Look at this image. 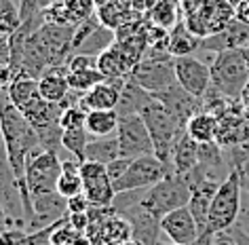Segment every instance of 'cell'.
I'll use <instances>...</instances> for the list:
<instances>
[{
	"mask_svg": "<svg viewBox=\"0 0 249 245\" xmlns=\"http://www.w3.org/2000/svg\"><path fill=\"white\" fill-rule=\"evenodd\" d=\"M148 17H150V21L154 26L171 30L179 19H182V17H179V0H159V2L150 9Z\"/></svg>",
	"mask_w": 249,
	"mask_h": 245,
	"instance_id": "31",
	"label": "cell"
},
{
	"mask_svg": "<svg viewBox=\"0 0 249 245\" xmlns=\"http://www.w3.org/2000/svg\"><path fill=\"white\" fill-rule=\"evenodd\" d=\"M213 245H239V241L232 237L230 230H222V232H215L213 235Z\"/></svg>",
	"mask_w": 249,
	"mask_h": 245,
	"instance_id": "42",
	"label": "cell"
},
{
	"mask_svg": "<svg viewBox=\"0 0 249 245\" xmlns=\"http://www.w3.org/2000/svg\"><path fill=\"white\" fill-rule=\"evenodd\" d=\"M15 2H17V4H19V0H15Z\"/></svg>",
	"mask_w": 249,
	"mask_h": 245,
	"instance_id": "49",
	"label": "cell"
},
{
	"mask_svg": "<svg viewBox=\"0 0 249 245\" xmlns=\"http://www.w3.org/2000/svg\"><path fill=\"white\" fill-rule=\"evenodd\" d=\"M154 99L152 93H148L146 89H142L140 85H135L133 80L127 78V83L121 89V102L116 106L118 116H127V114H140Z\"/></svg>",
	"mask_w": 249,
	"mask_h": 245,
	"instance_id": "22",
	"label": "cell"
},
{
	"mask_svg": "<svg viewBox=\"0 0 249 245\" xmlns=\"http://www.w3.org/2000/svg\"><path fill=\"white\" fill-rule=\"evenodd\" d=\"M152 95L157 97L159 102L163 104L173 116H176V121L182 125L184 129H186L188 121L196 114V112L205 110L203 108V99L201 97H195L192 93H188L182 85H178V83L171 85L169 89L160 91V93H152Z\"/></svg>",
	"mask_w": 249,
	"mask_h": 245,
	"instance_id": "13",
	"label": "cell"
},
{
	"mask_svg": "<svg viewBox=\"0 0 249 245\" xmlns=\"http://www.w3.org/2000/svg\"><path fill=\"white\" fill-rule=\"evenodd\" d=\"M0 131H2L9 165L15 173L17 186H19L23 209H26V220L30 224V220L34 216V207H32V194H30L26 182V163L30 152L40 146V137L36 133V129L26 121L21 110L9 99L7 91H0Z\"/></svg>",
	"mask_w": 249,
	"mask_h": 245,
	"instance_id": "1",
	"label": "cell"
},
{
	"mask_svg": "<svg viewBox=\"0 0 249 245\" xmlns=\"http://www.w3.org/2000/svg\"><path fill=\"white\" fill-rule=\"evenodd\" d=\"M95 15V0H61L42 11L45 23H59V26H74Z\"/></svg>",
	"mask_w": 249,
	"mask_h": 245,
	"instance_id": "14",
	"label": "cell"
},
{
	"mask_svg": "<svg viewBox=\"0 0 249 245\" xmlns=\"http://www.w3.org/2000/svg\"><path fill=\"white\" fill-rule=\"evenodd\" d=\"M57 2H61V0H40V11L53 7V4H57Z\"/></svg>",
	"mask_w": 249,
	"mask_h": 245,
	"instance_id": "45",
	"label": "cell"
},
{
	"mask_svg": "<svg viewBox=\"0 0 249 245\" xmlns=\"http://www.w3.org/2000/svg\"><path fill=\"white\" fill-rule=\"evenodd\" d=\"M68 224H70L76 232H83L87 226L91 224V218H89V213H70V218H68Z\"/></svg>",
	"mask_w": 249,
	"mask_h": 245,
	"instance_id": "40",
	"label": "cell"
},
{
	"mask_svg": "<svg viewBox=\"0 0 249 245\" xmlns=\"http://www.w3.org/2000/svg\"><path fill=\"white\" fill-rule=\"evenodd\" d=\"M135 64L123 53V49L116 42L108 51L97 55V70L104 74L106 80H127Z\"/></svg>",
	"mask_w": 249,
	"mask_h": 245,
	"instance_id": "19",
	"label": "cell"
},
{
	"mask_svg": "<svg viewBox=\"0 0 249 245\" xmlns=\"http://www.w3.org/2000/svg\"><path fill=\"white\" fill-rule=\"evenodd\" d=\"M176 68V78L178 85H182L186 91L192 93L195 97H205L211 89V68L203 64L195 55H186V57L173 59Z\"/></svg>",
	"mask_w": 249,
	"mask_h": 245,
	"instance_id": "11",
	"label": "cell"
},
{
	"mask_svg": "<svg viewBox=\"0 0 249 245\" xmlns=\"http://www.w3.org/2000/svg\"><path fill=\"white\" fill-rule=\"evenodd\" d=\"M127 80H104V83L95 85L91 91L83 93L80 97V108L85 112L93 110H116L118 102H121V89Z\"/></svg>",
	"mask_w": 249,
	"mask_h": 245,
	"instance_id": "18",
	"label": "cell"
},
{
	"mask_svg": "<svg viewBox=\"0 0 249 245\" xmlns=\"http://www.w3.org/2000/svg\"><path fill=\"white\" fill-rule=\"evenodd\" d=\"M61 127L66 129H83L85 123H87V112L80 108V106H70V108H66L61 112V118H59Z\"/></svg>",
	"mask_w": 249,
	"mask_h": 245,
	"instance_id": "35",
	"label": "cell"
},
{
	"mask_svg": "<svg viewBox=\"0 0 249 245\" xmlns=\"http://www.w3.org/2000/svg\"><path fill=\"white\" fill-rule=\"evenodd\" d=\"M230 232H232V237L239 241V245H249V232L247 230H243L239 224H234L232 228H228Z\"/></svg>",
	"mask_w": 249,
	"mask_h": 245,
	"instance_id": "44",
	"label": "cell"
},
{
	"mask_svg": "<svg viewBox=\"0 0 249 245\" xmlns=\"http://www.w3.org/2000/svg\"><path fill=\"white\" fill-rule=\"evenodd\" d=\"M241 192H243V186H241L239 173L232 169V171L228 173V178L220 184L217 192L213 194L205 232L215 235V232L232 228L236 224V218H239V213H241Z\"/></svg>",
	"mask_w": 249,
	"mask_h": 245,
	"instance_id": "5",
	"label": "cell"
},
{
	"mask_svg": "<svg viewBox=\"0 0 249 245\" xmlns=\"http://www.w3.org/2000/svg\"><path fill=\"white\" fill-rule=\"evenodd\" d=\"M9 93V99L13 102L17 108H23L26 104H30L34 97H38V78L30 76L26 72H17L13 83L7 89Z\"/></svg>",
	"mask_w": 249,
	"mask_h": 245,
	"instance_id": "27",
	"label": "cell"
},
{
	"mask_svg": "<svg viewBox=\"0 0 249 245\" xmlns=\"http://www.w3.org/2000/svg\"><path fill=\"white\" fill-rule=\"evenodd\" d=\"M140 116L144 118L146 127L150 131V137L154 144V156L169 169V173H173V148H176L179 135L186 129L176 121V116L157 97L140 112Z\"/></svg>",
	"mask_w": 249,
	"mask_h": 245,
	"instance_id": "3",
	"label": "cell"
},
{
	"mask_svg": "<svg viewBox=\"0 0 249 245\" xmlns=\"http://www.w3.org/2000/svg\"><path fill=\"white\" fill-rule=\"evenodd\" d=\"M160 230L176 245H195L198 237H201L198 224L195 216H192V211L188 209V205L160 218Z\"/></svg>",
	"mask_w": 249,
	"mask_h": 245,
	"instance_id": "12",
	"label": "cell"
},
{
	"mask_svg": "<svg viewBox=\"0 0 249 245\" xmlns=\"http://www.w3.org/2000/svg\"><path fill=\"white\" fill-rule=\"evenodd\" d=\"M249 47V26L232 19L224 30L220 32L205 36L201 40V49L198 51H209V53H224V51H232V49H243Z\"/></svg>",
	"mask_w": 249,
	"mask_h": 245,
	"instance_id": "15",
	"label": "cell"
},
{
	"mask_svg": "<svg viewBox=\"0 0 249 245\" xmlns=\"http://www.w3.org/2000/svg\"><path fill=\"white\" fill-rule=\"evenodd\" d=\"M198 165V144L186 133L179 135V140L173 148V173H188Z\"/></svg>",
	"mask_w": 249,
	"mask_h": 245,
	"instance_id": "24",
	"label": "cell"
},
{
	"mask_svg": "<svg viewBox=\"0 0 249 245\" xmlns=\"http://www.w3.org/2000/svg\"><path fill=\"white\" fill-rule=\"evenodd\" d=\"M40 13V0H19V15L21 21H28Z\"/></svg>",
	"mask_w": 249,
	"mask_h": 245,
	"instance_id": "39",
	"label": "cell"
},
{
	"mask_svg": "<svg viewBox=\"0 0 249 245\" xmlns=\"http://www.w3.org/2000/svg\"><path fill=\"white\" fill-rule=\"evenodd\" d=\"M129 159H116V161H112V163H108V178H110V182H112V186L116 184V182H121L123 180V175L127 173V169H129Z\"/></svg>",
	"mask_w": 249,
	"mask_h": 245,
	"instance_id": "37",
	"label": "cell"
},
{
	"mask_svg": "<svg viewBox=\"0 0 249 245\" xmlns=\"http://www.w3.org/2000/svg\"><path fill=\"white\" fill-rule=\"evenodd\" d=\"M28 230L23 228H4L0 230V245H26Z\"/></svg>",
	"mask_w": 249,
	"mask_h": 245,
	"instance_id": "36",
	"label": "cell"
},
{
	"mask_svg": "<svg viewBox=\"0 0 249 245\" xmlns=\"http://www.w3.org/2000/svg\"><path fill=\"white\" fill-rule=\"evenodd\" d=\"M57 192L64 199H72L76 194L85 192V180L80 175V161L66 159L61 161V175L57 182Z\"/></svg>",
	"mask_w": 249,
	"mask_h": 245,
	"instance_id": "23",
	"label": "cell"
},
{
	"mask_svg": "<svg viewBox=\"0 0 249 245\" xmlns=\"http://www.w3.org/2000/svg\"><path fill=\"white\" fill-rule=\"evenodd\" d=\"M167 173H169V169L154 154L138 156V159H133L129 163V169H127V173L123 175V180L114 184V192L121 194L127 190H142V188L146 190V188H150L157 184V182L163 180Z\"/></svg>",
	"mask_w": 249,
	"mask_h": 245,
	"instance_id": "9",
	"label": "cell"
},
{
	"mask_svg": "<svg viewBox=\"0 0 249 245\" xmlns=\"http://www.w3.org/2000/svg\"><path fill=\"white\" fill-rule=\"evenodd\" d=\"M89 131L85 127L83 129H66L64 131V137H61V146H64L68 152H70L74 159H78L80 163L87 161V146H89Z\"/></svg>",
	"mask_w": 249,
	"mask_h": 245,
	"instance_id": "32",
	"label": "cell"
},
{
	"mask_svg": "<svg viewBox=\"0 0 249 245\" xmlns=\"http://www.w3.org/2000/svg\"><path fill=\"white\" fill-rule=\"evenodd\" d=\"M118 112L116 110H93L87 112L85 129L89 131L91 137H104L112 135L118 129Z\"/></svg>",
	"mask_w": 249,
	"mask_h": 245,
	"instance_id": "28",
	"label": "cell"
},
{
	"mask_svg": "<svg viewBox=\"0 0 249 245\" xmlns=\"http://www.w3.org/2000/svg\"><path fill=\"white\" fill-rule=\"evenodd\" d=\"M87 161H97V163H108L121 159V144H118V135H104V137H91L89 146H87Z\"/></svg>",
	"mask_w": 249,
	"mask_h": 245,
	"instance_id": "25",
	"label": "cell"
},
{
	"mask_svg": "<svg viewBox=\"0 0 249 245\" xmlns=\"http://www.w3.org/2000/svg\"><path fill=\"white\" fill-rule=\"evenodd\" d=\"M19 26V4L15 0H0V36H11Z\"/></svg>",
	"mask_w": 249,
	"mask_h": 245,
	"instance_id": "34",
	"label": "cell"
},
{
	"mask_svg": "<svg viewBox=\"0 0 249 245\" xmlns=\"http://www.w3.org/2000/svg\"><path fill=\"white\" fill-rule=\"evenodd\" d=\"M15 78V70L11 64H0V91H7Z\"/></svg>",
	"mask_w": 249,
	"mask_h": 245,
	"instance_id": "41",
	"label": "cell"
},
{
	"mask_svg": "<svg viewBox=\"0 0 249 245\" xmlns=\"http://www.w3.org/2000/svg\"><path fill=\"white\" fill-rule=\"evenodd\" d=\"M201 40L203 38H198V36L186 26L184 19H179L176 26L169 30V40H167V45H169V53L173 57H186V55H192L201 49Z\"/></svg>",
	"mask_w": 249,
	"mask_h": 245,
	"instance_id": "21",
	"label": "cell"
},
{
	"mask_svg": "<svg viewBox=\"0 0 249 245\" xmlns=\"http://www.w3.org/2000/svg\"><path fill=\"white\" fill-rule=\"evenodd\" d=\"M89 209H91V201L87 199L85 192L68 199V213H87Z\"/></svg>",
	"mask_w": 249,
	"mask_h": 245,
	"instance_id": "38",
	"label": "cell"
},
{
	"mask_svg": "<svg viewBox=\"0 0 249 245\" xmlns=\"http://www.w3.org/2000/svg\"><path fill=\"white\" fill-rule=\"evenodd\" d=\"M121 245H144L142 241H135V239H127V241H123Z\"/></svg>",
	"mask_w": 249,
	"mask_h": 245,
	"instance_id": "46",
	"label": "cell"
},
{
	"mask_svg": "<svg viewBox=\"0 0 249 245\" xmlns=\"http://www.w3.org/2000/svg\"><path fill=\"white\" fill-rule=\"evenodd\" d=\"M234 19L249 26V0H243L239 7L234 9Z\"/></svg>",
	"mask_w": 249,
	"mask_h": 245,
	"instance_id": "43",
	"label": "cell"
},
{
	"mask_svg": "<svg viewBox=\"0 0 249 245\" xmlns=\"http://www.w3.org/2000/svg\"><path fill=\"white\" fill-rule=\"evenodd\" d=\"M118 144H121V159H138L144 154H154V144L144 118L140 114H127L118 118Z\"/></svg>",
	"mask_w": 249,
	"mask_h": 245,
	"instance_id": "7",
	"label": "cell"
},
{
	"mask_svg": "<svg viewBox=\"0 0 249 245\" xmlns=\"http://www.w3.org/2000/svg\"><path fill=\"white\" fill-rule=\"evenodd\" d=\"M32 207H34V216L28 224V232L45 228V226L68 216V199H64L59 192H49V194H40V197H32Z\"/></svg>",
	"mask_w": 249,
	"mask_h": 245,
	"instance_id": "16",
	"label": "cell"
},
{
	"mask_svg": "<svg viewBox=\"0 0 249 245\" xmlns=\"http://www.w3.org/2000/svg\"><path fill=\"white\" fill-rule=\"evenodd\" d=\"M118 216H123L129 224H131V239L142 241L144 245H157L159 243V235L163 232L160 230V220L157 216H152L142 203L121 211Z\"/></svg>",
	"mask_w": 249,
	"mask_h": 245,
	"instance_id": "17",
	"label": "cell"
},
{
	"mask_svg": "<svg viewBox=\"0 0 249 245\" xmlns=\"http://www.w3.org/2000/svg\"><path fill=\"white\" fill-rule=\"evenodd\" d=\"M61 175V159L42 146L32 150L26 163V182L32 197L57 192V182Z\"/></svg>",
	"mask_w": 249,
	"mask_h": 245,
	"instance_id": "6",
	"label": "cell"
},
{
	"mask_svg": "<svg viewBox=\"0 0 249 245\" xmlns=\"http://www.w3.org/2000/svg\"><path fill=\"white\" fill-rule=\"evenodd\" d=\"M4 150V140H2V131H0V152Z\"/></svg>",
	"mask_w": 249,
	"mask_h": 245,
	"instance_id": "47",
	"label": "cell"
},
{
	"mask_svg": "<svg viewBox=\"0 0 249 245\" xmlns=\"http://www.w3.org/2000/svg\"><path fill=\"white\" fill-rule=\"evenodd\" d=\"M0 207H2L4 216H7V228H23V226H28L19 186H17L15 173L9 165L7 150L0 152Z\"/></svg>",
	"mask_w": 249,
	"mask_h": 245,
	"instance_id": "8",
	"label": "cell"
},
{
	"mask_svg": "<svg viewBox=\"0 0 249 245\" xmlns=\"http://www.w3.org/2000/svg\"><path fill=\"white\" fill-rule=\"evenodd\" d=\"M157 245H176V243H171V241H169V243H165V241H159Z\"/></svg>",
	"mask_w": 249,
	"mask_h": 245,
	"instance_id": "48",
	"label": "cell"
},
{
	"mask_svg": "<svg viewBox=\"0 0 249 245\" xmlns=\"http://www.w3.org/2000/svg\"><path fill=\"white\" fill-rule=\"evenodd\" d=\"M70 93V85H68V66H57L47 70L38 78V95L47 102L61 104Z\"/></svg>",
	"mask_w": 249,
	"mask_h": 245,
	"instance_id": "20",
	"label": "cell"
},
{
	"mask_svg": "<svg viewBox=\"0 0 249 245\" xmlns=\"http://www.w3.org/2000/svg\"><path fill=\"white\" fill-rule=\"evenodd\" d=\"M85 194L91 201V205H95V207H112L114 197H116L114 186H112L108 175L85 182Z\"/></svg>",
	"mask_w": 249,
	"mask_h": 245,
	"instance_id": "30",
	"label": "cell"
},
{
	"mask_svg": "<svg viewBox=\"0 0 249 245\" xmlns=\"http://www.w3.org/2000/svg\"><path fill=\"white\" fill-rule=\"evenodd\" d=\"M118 38H116V32L108 26H104V23H99V26L93 30V34L87 38L83 45H80L74 53H80V55H93V57H97V55H102L104 51H108V49L114 45Z\"/></svg>",
	"mask_w": 249,
	"mask_h": 245,
	"instance_id": "29",
	"label": "cell"
},
{
	"mask_svg": "<svg viewBox=\"0 0 249 245\" xmlns=\"http://www.w3.org/2000/svg\"><path fill=\"white\" fill-rule=\"evenodd\" d=\"M104 80H106V76L97 70V68L68 72V85H70V91H74V93H87V91H91L95 85L104 83Z\"/></svg>",
	"mask_w": 249,
	"mask_h": 245,
	"instance_id": "33",
	"label": "cell"
},
{
	"mask_svg": "<svg viewBox=\"0 0 249 245\" xmlns=\"http://www.w3.org/2000/svg\"><path fill=\"white\" fill-rule=\"evenodd\" d=\"M186 133H188L196 144H205V142H215V133H217V116L209 110H201L186 125Z\"/></svg>",
	"mask_w": 249,
	"mask_h": 245,
	"instance_id": "26",
	"label": "cell"
},
{
	"mask_svg": "<svg viewBox=\"0 0 249 245\" xmlns=\"http://www.w3.org/2000/svg\"><path fill=\"white\" fill-rule=\"evenodd\" d=\"M209 68L211 87L224 97L239 102L249 85V47L217 53Z\"/></svg>",
	"mask_w": 249,
	"mask_h": 245,
	"instance_id": "2",
	"label": "cell"
},
{
	"mask_svg": "<svg viewBox=\"0 0 249 245\" xmlns=\"http://www.w3.org/2000/svg\"><path fill=\"white\" fill-rule=\"evenodd\" d=\"M190 197H192V188L188 184V180H186V175L167 173L160 182L148 188L144 199H142V205L152 216H157L160 220L167 213L176 211L179 207H186L190 203Z\"/></svg>",
	"mask_w": 249,
	"mask_h": 245,
	"instance_id": "4",
	"label": "cell"
},
{
	"mask_svg": "<svg viewBox=\"0 0 249 245\" xmlns=\"http://www.w3.org/2000/svg\"><path fill=\"white\" fill-rule=\"evenodd\" d=\"M173 59H142L140 64L129 74V80H133L135 85H140L142 89L148 93H160L169 89L171 85L178 83L176 78V68H173Z\"/></svg>",
	"mask_w": 249,
	"mask_h": 245,
	"instance_id": "10",
	"label": "cell"
}]
</instances>
